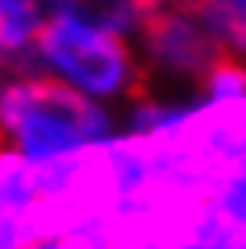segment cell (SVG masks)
Here are the masks:
<instances>
[{"instance_id": "cell-1", "label": "cell", "mask_w": 246, "mask_h": 249, "mask_svg": "<svg viewBox=\"0 0 246 249\" xmlns=\"http://www.w3.org/2000/svg\"><path fill=\"white\" fill-rule=\"evenodd\" d=\"M113 137V116L98 98L58 76L15 72L0 87V141L22 162L69 159Z\"/></svg>"}, {"instance_id": "cell-2", "label": "cell", "mask_w": 246, "mask_h": 249, "mask_svg": "<svg viewBox=\"0 0 246 249\" xmlns=\"http://www.w3.org/2000/svg\"><path fill=\"white\" fill-rule=\"evenodd\" d=\"M37 69L98 101L149 94L145 65L123 33L105 29L76 11H47L37 40Z\"/></svg>"}, {"instance_id": "cell-3", "label": "cell", "mask_w": 246, "mask_h": 249, "mask_svg": "<svg viewBox=\"0 0 246 249\" xmlns=\"http://www.w3.org/2000/svg\"><path fill=\"white\" fill-rule=\"evenodd\" d=\"M228 54L221 36L196 0H167L141 25V65L152 76L170 83H203L207 72Z\"/></svg>"}, {"instance_id": "cell-4", "label": "cell", "mask_w": 246, "mask_h": 249, "mask_svg": "<svg viewBox=\"0 0 246 249\" xmlns=\"http://www.w3.org/2000/svg\"><path fill=\"white\" fill-rule=\"evenodd\" d=\"M47 22L44 0H0V69L40 72L37 40Z\"/></svg>"}, {"instance_id": "cell-5", "label": "cell", "mask_w": 246, "mask_h": 249, "mask_svg": "<svg viewBox=\"0 0 246 249\" xmlns=\"http://www.w3.org/2000/svg\"><path fill=\"white\" fill-rule=\"evenodd\" d=\"M44 4H47V11H76L83 18L127 36V33H141V25L167 0H44Z\"/></svg>"}, {"instance_id": "cell-6", "label": "cell", "mask_w": 246, "mask_h": 249, "mask_svg": "<svg viewBox=\"0 0 246 249\" xmlns=\"http://www.w3.org/2000/svg\"><path fill=\"white\" fill-rule=\"evenodd\" d=\"M207 202H210V210H214L232 231L246 235V162L235 166V170H228L221 181L210 188Z\"/></svg>"}, {"instance_id": "cell-7", "label": "cell", "mask_w": 246, "mask_h": 249, "mask_svg": "<svg viewBox=\"0 0 246 249\" xmlns=\"http://www.w3.org/2000/svg\"><path fill=\"white\" fill-rule=\"evenodd\" d=\"M203 87V101L210 105H232V101H246V62L235 54H225L221 62L207 72Z\"/></svg>"}]
</instances>
